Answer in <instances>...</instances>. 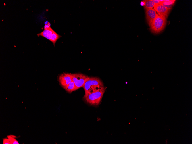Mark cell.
Masks as SVG:
<instances>
[{
	"instance_id": "obj_2",
	"label": "cell",
	"mask_w": 192,
	"mask_h": 144,
	"mask_svg": "<svg viewBox=\"0 0 192 144\" xmlns=\"http://www.w3.org/2000/svg\"><path fill=\"white\" fill-rule=\"evenodd\" d=\"M105 90V88L91 93H85L83 99L86 103L90 105H98L101 102Z\"/></svg>"
},
{
	"instance_id": "obj_3",
	"label": "cell",
	"mask_w": 192,
	"mask_h": 144,
	"mask_svg": "<svg viewBox=\"0 0 192 144\" xmlns=\"http://www.w3.org/2000/svg\"><path fill=\"white\" fill-rule=\"evenodd\" d=\"M37 35L41 36L49 40L53 43L55 46L57 40L61 37L52 29L49 22L44 26L43 30Z\"/></svg>"
},
{
	"instance_id": "obj_10",
	"label": "cell",
	"mask_w": 192,
	"mask_h": 144,
	"mask_svg": "<svg viewBox=\"0 0 192 144\" xmlns=\"http://www.w3.org/2000/svg\"><path fill=\"white\" fill-rule=\"evenodd\" d=\"M143 1L145 3V5L144 6L146 10L153 9L158 5V4L154 3L152 0H145Z\"/></svg>"
},
{
	"instance_id": "obj_7",
	"label": "cell",
	"mask_w": 192,
	"mask_h": 144,
	"mask_svg": "<svg viewBox=\"0 0 192 144\" xmlns=\"http://www.w3.org/2000/svg\"><path fill=\"white\" fill-rule=\"evenodd\" d=\"M157 14L160 16L166 18L170 9L160 5H158L154 8Z\"/></svg>"
},
{
	"instance_id": "obj_5",
	"label": "cell",
	"mask_w": 192,
	"mask_h": 144,
	"mask_svg": "<svg viewBox=\"0 0 192 144\" xmlns=\"http://www.w3.org/2000/svg\"><path fill=\"white\" fill-rule=\"evenodd\" d=\"M72 80L76 86V90L83 87L89 76L82 73L71 74Z\"/></svg>"
},
{
	"instance_id": "obj_12",
	"label": "cell",
	"mask_w": 192,
	"mask_h": 144,
	"mask_svg": "<svg viewBox=\"0 0 192 144\" xmlns=\"http://www.w3.org/2000/svg\"><path fill=\"white\" fill-rule=\"evenodd\" d=\"M16 136L15 135H10L7 136V137L9 139L11 144H19V143L16 139Z\"/></svg>"
},
{
	"instance_id": "obj_9",
	"label": "cell",
	"mask_w": 192,
	"mask_h": 144,
	"mask_svg": "<svg viewBox=\"0 0 192 144\" xmlns=\"http://www.w3.org/2000/svg\"><path fill=\"white\" fill-rule=\"evenodd\" d=\"M175 0H161V1L158 4L171 9L174 5Z\"/></svg>"
},
{
	"instance_id": "obj_1",
	"label": "cell",
	"mask_w": 192,
	"mask_h": 144,
	"mask_svg": "<svg viewBox=\"0 0 192 144\" xmlns=\"http://www.w3.org/2000/svg\"><path fill=\"white\" fill-rule=\"evenodd\" d=\"M83 87L85 93H91L105 88L100 78L97 77H89Z\"/></svg>"
},
{
	"instance_id": "obj_14",
	"label": "cell",
	"mask_w": 192,
	"mask_h": 144,
	"mask_svg": "<svg viewBox=\"0 0 192 144\" xmlns=\"http://www.w3.org/2000/svg\"><path fill=\"white\" fill-rule=\"evenodd\" d=\"M152 0L154 3L158 5L161 1V0Z\"/></svg>"
},
{
	"instance_id": "obj_8",
	"label": "cell",
	"mask_w": 192,
	"mask_h": 144,
	"mask_svg": "<svg viewBox=\"0 0 192 144\" xmlns=\"http://www.w3.org/2000/svg\"><path fill=\"white\" fill-rule=\"evenodd\" d=\"M145 14L146 19L149 26L158 14L154 8L146 10Z\"/></svg>"
},
{
	"instance_id": "obj_4",
	"label": "cell",
	"mask_w": 192,
	"mask_h": 144,
	"mask_svg": "<svg viewBox=\"0 0 192 144\" xmlns=\"http://www.w3.org/2000/svg\"><path fill=\"white\" fill-rule=\"evenodd\" d=\"M166 23V18L160 16L158 14L149 26L150 30L153 33H158L164 29Z\"/></svg>"
},
{
	"instance_id": "obj_6",
	"label": "cell",
	"mask_w": 192,
	"mask_h": 144,
	"mask_svg": "<svg viewBox=\"0 0 192 144\" xmlns=\"http://www.w3.org/2000/svg\"><path fill=\"white\" fill-rule=\"evenodd\" d=\"M58 80L60 85L64 89L72 80L71 74L64 73L59 76Z\"/></svg>"
},
{
	"instance_id": "obj_13",
	"label": "cell",
	"mask_w": 192,
	"mask_h": 144,
	"mask_svg": "<svg viewBox=\"0 0 192 144\" xmlns=\"http://www.w3.org/2000/svg\"><path fill=\"white\" fill-rule=\"evenodd\" d=\"M3 144H11L10 141L8 138L3 139Z\"/></svg>"
},
{
	"instance_id": "obj_11",
	"label": "cell",
	"mask_w": 192,
	"mask_h": 144,
	"mask_svg": "<svg viewBox=\"0 0 192 144\" xmlns=\"http://www.w3.org/2000/svg\"><path fill=\"white\" fill-rule=\"evenodd\" d=\"M64 89L69 93H71L76 91V86L72 80Z\"/></svg>"
},
{
	"instance_id": "obj_15",
	"label": "cell",
	"mask_w": 192,
	"mask_h": 144,
	"mask_svg": "<svg viewBox=\"0 0 192 144\" xmlns=\"http://www.w3.org/2000/svg\"><path fill=\"white\" fill-rule=\"evenodd\" d=\"M140 5L141 6H144L145 5V3L143 0L141 2Z\"/></svg>"
}]
</instances>
